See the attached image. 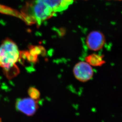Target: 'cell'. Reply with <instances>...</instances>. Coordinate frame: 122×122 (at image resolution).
<instances>
[{"instance_id": "obj_1", "label": "cell", "mask_w": 122, "mask_h": 122, "mask_svg": "<svg viewBox=\"0 0 122 122\" xmlns=\"http://www.w3.org/2000/svg\"><path fill=\"white\" fill-rule=\"evenodd\" d=\"M20 52L16 43L9 39H5L0 46V67L7 77L12 78L19 73L16 63L20 58Z\"/></svg>"}, {"instance_id": "obj_2", "label": "cell", "mask_w": 122, "mask_h": 122, "mask_svg": "<svg viewBox=\"0 0 122 122\" xmlns=\"http://www.w3.org/2000/svg\"><path fill=\"white\" fill-rule=\"evenodd\" d=\"M38 107L37 100L30 98L17 99L15 103L16 110L28 116L34 115Z\"/></svg>"}, {"instance_id": "obj_3", "label": "cell", "mask_w": 122, "mask_h": 122, "mask_svg": "<svg viewBox=\"0 0 122 122\" xmlns=\"http://www.w3.org/2000/svg\"><path fill=\"white\" fill-rule=\"evenodd\" d=\"M73 72L77 80L82 82H85L91 79L93 75L92 67L87 62H79L74 67Z\"/></svg>"}, {"instance_id": "obj_4", "label": "cell", "mask_w": 122, "mask_h": 122, "mask_svg": "<svg viewBox=\"0 0 122 122\" xmlns=\"http://www.w3.org/2000/svg\"><path fill=\"white\" fill-rule=\"evenodd\" d=\"M104 43V35L99 31H94L90 33L86 39L87 46L92 50H98L102 49Z\"/></svg>"}, {"instance_id": "obj_5", "label": "cell", "mask_w": 122, "mask_h": 122, "mask_svg": "<svg viewBox=\"0 0 122 122\" xmlns=\"http://www.w3.org/2000/svg\"><path fill=\"white\" fill-rule=\"evenodd\" d=\"M41 2L51 8L55 13L65 11L70 5L72 4L74 0H34Z\"/></svg>"}, {"instance_id": "obj_6", "label": "cell", "mask_w": 122, "mask_h": 122, "mask_svg": "<svg viewBox=\"0 0 122 122\" xmlns=\"http://www.w3.org/2000/svg\"><path fill=\"white\" fill-rule=\"evenodd\" d=\"M86 62L93 66H100L103 64L104 61L101 55L98 54H92L88 55L86 58Z\"/></svg>"}, {"instance_id": "obj_7", "label": "cell", "mask_w": 122, "mask_h": 122, "mask_svg": "<svg viewBox=\"0 0 122 122\" xmlns=\"http://www.w3.org/2000/svg\"><path fill=\"white\" fill-rule=\"evenodd\" d=\"M0 12L18 17H20L21 16V15L19 14L18 12H16V11L12 9V8H10L6 7L1 5H0Z\"/></svg>"}, {"instance_id": "obj_8", "label": "cell", "mask_w": 122, "mask_h": 122, "mask_svg": "<svg viewBox=\"0 0 122 122\" xmlns=\"http://www.w3.org/2000/svg\"><path fill=\"white\" fill-rule=\"evenodd\" d=\"M28 94L31 98L35 100H37L41 96L39 91L34 87H30L28 90Z\"/></svg>"}, {"instance_id": "obj_9", "label": "cell", "mask_w": 122, "mask_h": 122, "mask_svg": "<svg viewBox=\"0 0 122 122\" xmlns=\"http://www.w3.org/2000/svg\"><path fill=\"white\" fill-rule=\"evenodd\" d=\"M118 0V1H122V0Z\"/></svg>"}, {"instance_id": "obj_10", "label": "cell", "mask_w": 122, "mask_h": 122, "mask_svg": "<svg viewBox=\"0 0 122 122\" xmlns=\"http://www.w3.org/2000/svg\"><path fill=\"white\" fill-rule=\"evenodd\" d=\"M0 122H2V120H1V119L0 118Z\"/></svg>"}]
</instances>
